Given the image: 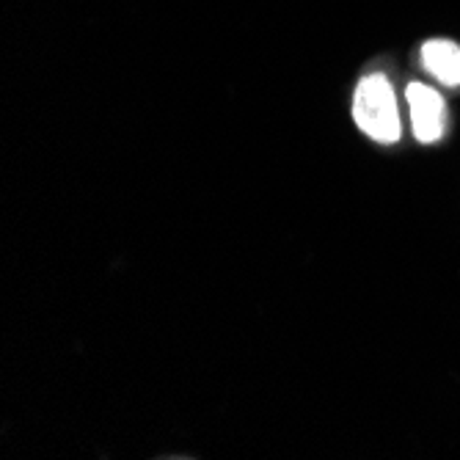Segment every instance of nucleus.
I'll list each match as a JSON object with an SVG mask.
<instances>
[{
  "instance_id": "obj_1",
  "label": "nucleus",
  "mask_w": 460,
  "mask_h": 460,
  "mask_svg": "<svg viewBox=\"0 0 460 460\" xmlns=\"http://www.w3.org/2000/svg\"><path fill=\"white\" fill-rule=\"evenodd\" d=\"M353 121L367 138L378 144L392 146L402 138L397 94L384 72H369L358 80L353 92Z\"/></svg>"
},
{
  "instance_id": "obj_2",
  "label": "nucleus",
  "mask_w": 460,
  "mask_h": 460,
  "mask_svg": "<svg viewBox=\"0 0 460 460\" xmlns=\"http://www.w3.org/2000/svg\"><path fill=\"white\" fill-rule=\"evenodd\" d=\"M405 102L411 113V130L420 144H436L441 141L447 130V102L444 97L425 86L420 80H411L405 86Z\"/></svg>"
},
{
  "instance_id": "obj_3",
  "label": "nucleus",
  "mask_w": 460,
  "mask_h": 460,
  "mask_svg": "<svg viewBox=\"0 0 460 460\" xmlns=\"http://www.w3.org/2000/svg\"><path fill=\"white\" fill-rule=\"evenodd\" d=\"M422 66L441 86H460V45L449 39H428L422 45Z\"/></svg>"
}]
</instances>
